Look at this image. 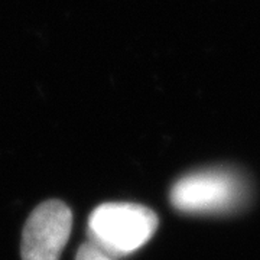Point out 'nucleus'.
Masks as SVG:
<instances>
[{
	"label": "nucleus",
	"mask_w": 260,
	"mask_h": 260,
	"mask_svg": "<svg viewBox=\"0 0 260 260\" xmlns=\"http://www.w3.org/2000/svg\"><path fill=\"white\" fill-rule=\"evenodd\" d=\"M249 181L233 168H208L181 177L171 188L172 207L185 214L217 215L239 211L249 203Z\"/></svg>",
	"instance_id": "nucleus-1"
},
{
	"label": "nucleus",
	"mask_w": 260,
	"mask_h": 260,
	"mask_svg": "<svg viewBox=\"0 0 260 260\" xmlns=\"http://www.w3.org/2000/svg\"><path fill=\"white\" fill-rule=\"evenodd\" d=\"M158 223V215L145 205L104 203L90 214L87 236L88 242L117 259L143 247L155 234Z\"/></svg>",
	"instance_id": "nucleus-2"
},
{
	"label": "nucleus",
	"mask_w": 260,
	"mask_h": 260,
	"mask_svg": "<svg viewBox=\"0 0 260 260\" xmlns=\"http://www.w3.org/2000/svg\"><path fill=\"white\" fill-rule=\"evenodd\" d=\"M73 229V213L59 200L39 204L22 233V260H59Z\"/></svg>",
	"instance_id": "nucleus-3"
},
{
	"label": "nucleus",
	"mask_w": 260,
	"mask_h": 260,
	"mask_svg": "<svg viewBox=\"0 0 260 260\" xmlns=\"http://www.w3.org/2000/svg\"><path fill=\"white\" fill-rule=\"evenodd\" d=\"M75 260H116L112 257L109 253L102 250L100 247H97L93 243L87 242L83 243L80 246V249L77 251Z\"/></svg>",
	"instance_id": "nucleus-4"
}]
</instances>
